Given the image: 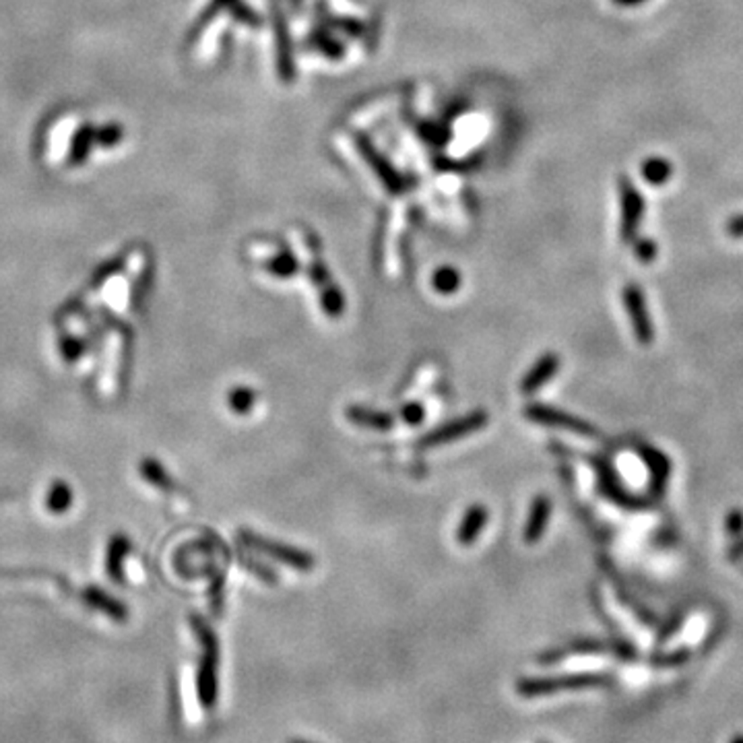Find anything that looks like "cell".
<instances>
[{"mask_svg": "<svg viewBox=\"0 0 743 743\" xmlns=\"http://www.w3.org/2000/svg\"><path fill=\"white\" fill-rule=\"evenodd\" d=\"M196 634L203 642V659L201 667H198V700L205 708H213L217 705V667H219V648H217V639L211 632L207 623L203 620L195 622Z\"/></svg>", "mask_w": 743, "mask_h": 743, "instance_id": "obj_1", "label": "cell"}, {"mask_svg": "<svg viewBox=\"0 0 743 743\" xmlns=\"http://www.w3.org/2000/svg\"><path fill=\"white\" fill-rule=\"evenodd\" d=\"M603 681V675H557V678H522L516 681V692L521 698H541V696H552L560 689H576L597 686Z\"/></svg>", "mask_w": 743, "mask_h": 743, "instance_id": "obj_2", "label": "cell"}, {"mask_svg": "<svg viewBox=\"0 0 743 743\" xmlns=\"http://www.w3.org/2000/svg\"><path fill=\"white\" fill-rule=\"evenodd\" d=\"M488 422H489L488 411H483V409L473 411V413L459 417V420H453V422L444 423V426L440 428L432 430V432L422 438L420 447L436 448V447H442V444L455 442V440H459V438L480 432V430L488 426Z\"/></svg>", "mask_w": 743, "mask_h": 743, "instance_id": "obj_3", "label": "cell"}, {"mask_svg": "<svg viewBox=\"0 0 743 743\" xmlns=\"http://www.w3.org/2000/svg\"><path fill=\"white\" fill-rule=\"evenodd\" d=\"M618 190H620V209H622L620 236L623 242H632L636 238V231H639L640 228L647 205H645V198H642L639 188H636L630 178L626 176L620 178Z\"/></svg>", "mask_w": 743, "mask_h": 743, "instance_id": "obj_4", "label": "cell"}, {"mask_svg": "<svg viewBox=\"0 0 743 743\" xmlns=\"http://www.w3.org/2000/svg\"><path fill=\"white\" fill-rule=\"evenodd\" d=\"M242 539L244 543H248L252 549H256V552L273 557V560L281 562L285 564V566H289L294 570H312L316 564L314 557H312L308 552L289 547V546H285V543L271 541L267 539V537H258L255 533H242Z\"/></svg>", "mask_w": 743, "mask_h": 743, "instance_id": "obj_5", "label": "cell"}, {"mask_svg": "<svg viewBox=\"0 0 743 743\" xmlns=\"http://www.w3.org/2000/svg\"><path fill=\"white\" fill-rule=\"evenodd\" d=\"M525 415L529 417V420L543 423V426L562 428V430H568V432H574L580 436H597V428L590 426V423L579 420V417L564 413V411L547 407V405H530V407L525 409Z\"/></svg>", "mask_w": 743, "mask_h": 743, "instance_id": "obj_6", "label": "cell"}, {"mask_svg": "<svg viewBox=\"0 0 743 743\" xmlns=\"http://www.w3.org/2000/svg\"><path fill=\"white\" fill-rule=\"evenodd\" d=\"M623 306H626L630 321H632V329L636 339L640 343H650L653 341V322H650L645 294H642L639 285H626L623 288Z\"/></svg>", "mask_w": 743, "mask_h": 743, "instance_id": "obj_7", "label": "cell"}, {"mask_svg": "<svg viewBox=\"0 0 743 743\" xmlns=\"http://www.w3.org/2000/svg\"><path fill=\"white\" fill-rule=\"evenodd\" d=\"M355 145H357V149H360L362 157H366L370 168L376 171L378 178L382 180V184L387 186L388 192H393V195H399V192L405 190V182H403V178L399 176V171H395V168H390V163L387 162V159L376 154L374 147H372L366 137H357Z\"/></svg>", "mask_w": 743, "mask_h": 743, "instance_id": "obj_8", "label": "cell"}, {"mask_svg": "<svg viewBox=\"0 0 743 743\" xmlns=\"http://www.w3.org/2000/svg\"><path fill=\"white\" fill-rule=\"evenodd\" d=\"M557 370H560V357H557L555 354L541 355L539 360L535 362V366L527 372L525 378H522L521 390L525 395L535 393V390H539L543 384H547L549 380H552Z\"/></svg>", "mask_w": 743, "mask_h": 743, "instance_id": "obj_9", "label": "cell"}, {"mask_svg": "<svg viewBox=\"0 0 743 743\" xmlns=\"http://www.w3.org/2000/svg\"><path fill=\"white\" fill-rule=\"evenodd\" d=\"M549 516H552V500L547 496H537L533 504H530L529 519L525 522V541L527 543H537L546 533Z\"/></svg>", "mask_w": 743, "mask_h": 743, "instance_id": "obj_10", "label": "cell"}, {"mask_svg": "<svg viewBox=\"0 0 743 743\" xmlns=\"http://www.w3.org/2000/svg\"><path fill=\"white\" fill-rule=\"evenodd\" d=\"M488 519L489 514L486 506H481V504L471 506L461 519L459 529H456V541H459L461 546H471V543L483 533V529L488 525Z\"/></svg>", "mask_w": 743, "mask_h": 743, "instance_id": "obj_11", "label": "cell"}, {"mask_svg": "<svg viewBox=\"0 0 743 743\" xmlns=\"http://www.w3.org/2000/svg\"><path fill=\"white\" fill-rule=\"evenodd\" d=\"M93 143H96V129H93L89 122L79 126L75 135H72L69 155H66V163H69L71 168H77V165L88 162V157L93 149Z\"/></svg>", "mask_w": 743, "mask_h": 743, "instance_id": "obj_12", "label": "cell"}, {"mask_svg": "<svg viewBox=\"0 0 743 743\" xmlns=\"http://www.w3.org/2000/svg\"><path fill=\"white\" fill-rule=\"evenodd\" d=\"M347 417L355 426L378 430V432H387V430L393 428V415L384 413V411H374L368 407H360V405H354V407L347 409Z\"/></svg>", "mask_w": 743, "mask_h": 743, "instance_id": "obj_13", "label": "cell"}, {"mask_svg": "<svg viewBox=\"0 0 743 743\" xmlns=\"http://www.w3.org/2000/svg\"><path fill=\"white\" fill-rule=\"evenodd\" d=\"M275 42H277V64H279V75H281L285 81H291L296 77L294 69V54H291V44L288 36V28H285L283 21L275 19Z\"/></svg>", "mask_w": 743, "mask_h": 743, "instance_id": "obj_14", "label": "cell"}, {"mask_svg": "<svg viewBox=\"0 0 743 743\" xmlns=\"http://www.w3.org/2000/svg\"><path fill=\"white\" fill-rule=\"evenodd\" d=\"M640 174L650 186H665L673 176V165L665 157H648L640 165Z\"/></svg>", "mask_w": 743, "mask_h": 743, "instance_id": "obj_15", "label": "cell"}, {"mask_svg": "<svg viewBox=\"0 0 743 743\" xmlns=\"http://www.w3.org/2000/svg\"><path fill=\"white\" fill-rule=\"evenodd\" d=\"M321 306L330 318H339L343 314L345 297L335 283L324 285V288L321 289Z\"/></svg>", "mask_w": 743, "mask_h": 743, "instance_id": "obj_16", "label": "cell"}, {"mask_svg": "<svg viewBox=\"0 0 743 743\" xmlns=\"http://www.w3.org/2000/svg\"><path fill=\"white\" fill-rule=\"evenodd\" d=\"M234 3H236V0H211V4L203 11V15L198 17V21L192 25L190 36H188V44L195 42V39L201 36V31L207 28L211 21H213L217 13H221L223 9H231V4H234Z\"/></svg>", "mask_w": 743, "mask_h": 743, "instance_id": "obj_17", "label": "cell"}, {"mask_svg": "<svg viewBox=\"0 0 743 743\" xmlns=\"http://www.w3.org/2000/svg\"><path fill=\"white\" fill-rule=\"evenodd\" d=\"M432 285L438 294H455V291L461 288V273L455 267L438 269L432 277Z\"/></svg>", "mask_w": 743, "mask_h": 743, "instance_id": "obj_18", "label": "cell"}, {"mask_svg": "<svg viewBox=\"0 0 743 743\" xmlns=\"http://www.w3.org/2000/svg\"><path fill=\"white\" fill-rule=\"evenodd\" d=\"M263 267L275 277H291V275H296V271H297V261L294 258V255H289V252H279L277 256L264 261Z\"/></svg>", "mask_w": 743, "mask_h": 743, "instance_id": "obj_19", "label": "cell"}, {"mask_svg": "<svg viewBox=\"0 0 743 743\" xmlns=\"http://www.w3.org/2000/svg\"><path fill=\"white\" fill-rule=\"evenodd\" d=\"M122 138H124V126L121 122H108L96 129V143H99V147H104V149L116 147Z\"/></svg>", "mask_w": 743, "mask_h": 743, "instance_id": "obj_20", "label": "cell"}, {"mask_svg": "<svg viewBox=\"0 0 743 743\" xmlns=\"http://www.w3.org/2000/svg\"><path fill=\"white\" fill-rule=\"evenodd\" d=\"M255 401H256V393L248 387H238L230 393V407L240 415H246L252 409V405H255Z\"/></svg>", "mask_w": 743, "mask_h": 743, "instance_id": "obj_21", "label": "cell"}, {"mask_svg": "<svg viewBox=\"0 0 743 743\" xmlns=\"http://www.w3.org/2000/svg\"><path fill=\"white\" fill-rule=\"evenodd\" d=\"M642 455H645V459L648 463L650 471H653V477L655 481H665V477L669 473V463L665 456H663L659 450H653V448H645L642 450Z\"/></svg>", "mask_w": 743, "mask_h": 743, "instance_id": "obj_22", "label": "cell"}, {"mask_svg": "<svg viewBox=\"0 0 743 743\" xmlns=\"http://www.w3.org/2000/svg\"><path fill=\"white\" fill-rule=\"evenodd\" d=\"M310 279H312V283L314 285H318V288H324V285H329V283H333V277H330V271L324 267V263L321 261V258H316V261H312L310 263Z\"/></svg>", "mask_w": 743, "mask_h": 743, "instance_id": "obj_23", "label": "cell"}, {"mask_svg": "<svg viewBox=\"0 0 743 743\" xmlns=\"http://www.w3.org/2000/svg\"><path fill=\"white\" fill-rule=\"evenodd\" d=\"M312 44H316L318 48H321V52H324V54L330 56V58L343 56L341 44L335 42V39L330 38V36H316V38H312Z\"/></svg>", "mask_w": 743, "mask_h": 743, "instance_id": "obj_24", "label": "cell"}, {"mask_svg": "<svg viewBox=\"0 0 743 743\" xmlns=\"http://www.w3.org/2000/svg\"><path fill=\"white\" fill-rule=\"evenodd\" d=\"M423 417H426V409L420 403H409L403 407V420L411 423V426H420Z\"/></svg>", "mask_w": 743, "mask_h": 743, "instance_id": "obj_25", "label": "cell"}, {"mask_svg": "<svg viewBox=\"0 0 743 743\" xmlns=\"http://www.w3.org/2000/svg\"><path fill=\"white\" fill-rule=\"evenodd\" d=\"M634 255H636V258H639V261L650 263L656 256V244L653 240H648V238H645V240H639V242H636Z\"/></svg>", "mask_w": 743, "mask_h": 743, "instance_id": "obj_26", "label": "cell"}, {"mask_svg": "<svg viewBox=\"0 0 743 743\" xmlns=\"http://www.w3.org/2000/svg\"><path fill=\"white\" fill-rule=\"evenodd\" d=\"M725 231H727V236H731V238H743V215H735L729 219L725 225Z\"/></svg>", "mask_w": 743, "mask_h": 743, "instance_id": "obj_27", "label": "cell"}, {"mask_svg": "<svg viewBox=\"0 0 743 743\" xmlns=\"http://www.w3.org/2000/svg\"><path fill=\"white\" fill-rule=\"evenodd\" d=\"M727 529L731 530V533H735V535L741 533V530H743V514L739 513V510H735V513L729 514Z\"/></svg>", "mask_w": 743, "mask_h": 743, "instance_id": "obj_28", "label": "cell"}, {"mask_svg": "<svg viewBox=\"0 0 743 743\" xmlns=\"http://www.w3.org/2000/svg\"><path fill=\"white\" fill-rule=\"evenodd\" d=\"M612 3L618 6H639L642 3H647V0H612Z\"/></svg>", "mask_w": 743, "mask_h": 743, "instance_id": "obj_29", "label": "cell"}, {"mask_svg": "<svg viewBox=\"0 0 743 743\" xmlns=\"http://www.w3.org/2000/svg\"><path fill=\"white\" fill-rule=\"evenodd\" d=\"M739 555H743V543H741V546H739L738 549H733V552H731V557H733V560H735V557H739Z\"/></svg>", "mask_w": 743, "mask_h": 743, "instance_id": "obj_30", "label": "cell"}, {"mask_svg": "<svg viewBox=\"0 0 743 743\" xmlns=\"http://www.w3.org/2000/svg\"><path fill=\"white\" fill-rule=\"evenodd\" d=\"M288 743H312V741H306V739H289Z\"/></svg>", "mask_w": 743, "mask_h": 743, "instance_id": "obj_31", "label": "cell"}]
</instances>
